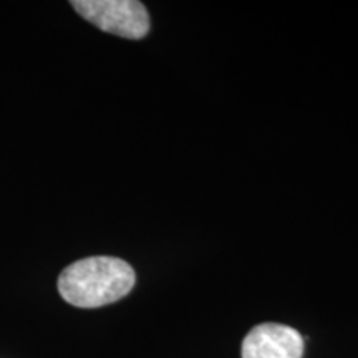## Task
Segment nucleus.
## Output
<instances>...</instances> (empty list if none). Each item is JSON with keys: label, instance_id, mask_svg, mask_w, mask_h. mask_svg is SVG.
<instances>
[{"label": "nucleus", "instance_id": "obj_1", "mask_svg": "<svg viewBox=\"0 0 358 358\" xmlns=\"http://www.w3.org/2000/svg\"><path fill=\"white\" fill-rule=\"evenodd\" d=\"M136 274L123 259L85 257L70 264L58 277V292L70 306L96 308L118 302L134 287Z\"/></svg>", "mask_w": 358, "mask_h": 358}, {"label": "nucleus", "instance_id": "obj_2", "mask_svg": "<svg viewBox=\"0 0 358 358\" xmlns=\"http://www.w3.org/2000/svg\"><path fill=\"white\" fill-rule=\"evenodd\" d=\"M71 7L106 34L138 40L150 32V13L138 0H73Z\"/></svg>", "mask_w": 358, "mask_h": 358}, {"label": "nucleus", "instance_id": "obj_3", "mask_svg": "<svg viewBox=\"0 0 358 358\" xmlns=\"http://www.w3.org/2000/svg\"><path fill=\"white\" fill-rule=\"evenodd\" d=\"M303 338L289 325L261 324L245 335L243 358H302Z\"/></svg>", "mask_w": 358, "mask_h": 358}]
</instances>
